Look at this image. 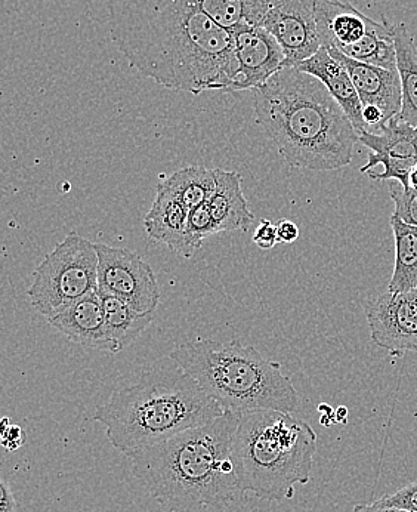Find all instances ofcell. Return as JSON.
Returning <instances> with one entry per match:
<instances>
[{"label":"cell","instance_id":"obj_1","mask_svg":"<svg viewBox=\"0 0 417 512\" xmlns=\"http://www.w3.org/2000/svg\"><path fill=\"white\" fill-rule=\"evenodd\" d=\"M111 39L131 67L171 91L230 92L233 33L188 0H107Z\"/></svg>","mask_w":417,"mask_h":512},{"label":"cell","instance_id":"obj_2","mask_svg":"<svg viewBox=\"0 0 417 512\" xmlns=\"http://www.w3.org/2000/svg\"><path fill=\"white\" fill-rule=\"evenodd\" d=\"M242 413L224 415L172 439L126 453L132 476L174 512L225 510L243 495L233 461Z\"/></svg>","mask_w":417,"mask_h":512},{"label":"cell","instance_id":"obj_3","mask_svg":"<svg viewBox=\"0 0 417 512\" xmlns=\"http://www.w3.org/2000/svg\"><path fill=\"white\" fill-rule=\"evenodd\" d=\"M256 120L293 168L336 171L352 162L358 132L326 86L284 67L253 91Z\"/></svg>","mask_w":417,"mask_h":512},{"label":"cell","instance_id":"obj_4","mask_svg":"<svg viewBox=\"0 0 417 512\" xmlns=\"http://www.w3.org/2000/svg\"><path fill=\"white\" fill-rule=\"evenodd\" d=\"M224 407L209 396L193 376L171 359L153 367L137 384L120 388L98 407L94 421L120 453L134 452L209 424L224 415Z\"/></svg>","mask_w":417,"mask_h":512},{"label":"cell","instance_id":"obj_5","mask_svg":"<svg viewBox=\"0 0 417 512\" xmlns=\"http://www.w3.org/2000/svg\"><path fill=\"white\" fill-rule=\"evenodd\" d=\"M171 359L224 410L293 413L301 406L298 391L284 375L281 363L265 359L242 342L196 339L175 348Z\"/></svg>","mask_w":417,"mask_h":512},{"label":"cell","instance_id":"obj_6","mask_svg":"<svg viewBox=\"0 0 417 512\" xmlns=\"http://www.w3.org/2000/svg\"><path fill=\"white\" fill-rule=\"evenodd\" d=\"M317 452V434L292 413H242L233 441V461L242 493L268 502L289 501L307 484Z\"/></svg>","mask_w":417,"mask_h":512},{"label":"cell","instance_id":"obj_7","mask_svg":"<svg viewBox=\"0 0 417 512\" xmlns=\"http://www.w3.org/2000/svg\"><path fill=\"white\" fill-rule=\"evenodd\" d=\"M92 291H98L97 243L70 233L40 262L29 298L40 314L52 319Z\"/></svg>","mask_w":417,"mask_h":512},{"label":"cell","instance_id":"obj_8","mask_svg":"<svg viewBox=\"0 0 417 512\" xmlns=\"http://www.w3.org/2000/svg\"><path fill=\"white\" fill-rule=\"evenodd\" d=\"M246 23L264 27L276 37L286 67L299 66L320 51L315 0H252Z\"/></svg>","mask_w":417,"mask_h":512},{"label":"cell","instance_id":"obj_9","mask_svg":"<svg viewBox=\"0 0 417 512\" xmlns=\"http://www.w3.org/2000/svg\"><path fill=\"white\" fill-rule=\"evenodd\" d=\"M98 292L131 304L139 313H156L160 291L150 264L134 251L97 243Z\"/></svg>","mask_w":417,"mask_h":512},{"label":"cell","instance_id":"obj_10","mask_svg":"<svg viewBox=\"0 0 417 512\" xmlns=\"http://www.w3.org/2000/svg\"><path fill=\"white\" fill-rule=\"evenodd\" d=\"M358 140L369 148V160L360 169L372 180L398 181L410 187V174L417 166V128L394 117L378 132H361Z\"/></svg>","mask_w":417,"mask_h":512},{"label":"cell","instance_id":"obj_11","mask_svg":"<svg viewBox=\"0 0 417 512\" xmlns=\"http://www.w3.org/2000/svg\"><path fill=\"white\" fill-rule=\"evenodd\" d=\"M370 336L392 356L417 353V289L385 292L366 304Z\"/></svg>","mask_w":417,"mask_h":512},{"label":"cell","instance_id":"obj_12","mask_svg":"<svg viewBox=\"0 0 417 512\" xmlns=\"http://www.w3.org/2000/svg\"><path fill=\"white\" fill-rule=\"evenodd\" d=\"M231 33L236 69L230 92L255 91L286 67L283 49L264 27L244 23Z\"/></svg>","mask_w":417,"mask_h":512},{"label":"cell","instance_id":"obj_13","mask_svg":"<svg viewBox=\"0 0 417 512\" xmlns=\"http://www.w3.org/2000/svg\"><path fill=\"white\" fill-rule=\"evenodd\" d=\"M48 320L52 328L63 333L71 342L103 353H119L108 333L103 298L98 291L89 292Z\"/></svg>","mask_w":417,"mask_h":512},{"label":"cell","instance_id":"obj_14","mask_svg":"<svg viewBox=\"0 0 417 512\" xmlns=\"http://www.w3.org/2000/svg\"><path fill=\"white\" fill-rule=\"evenodd\" d=\"M348 70L358 97L364 107H378L386 122L400 114L403 106V86L398 70L382 69L352 60L336 49H327Z\"/></svg>","mask_w":417,"mask_h":512},{"label":"cell","instance_id":"obj_15","mask_svg":"<svg viewBox=\"0 0 417 512\" xmlns=\"http://www.w3.org/2000/svg\"><path fill=\"white\" fill-rule=\"evenodd\" d=\"M315 21L321 46L339 52L357 45L375 24V20L342 0H315Z\"/></svg>","mask_w":417,"mask_h":512},{"label":"cell","instance_id":"obj_16","mask_svg":"<svg viewBox=\"0 0 417 512\" xmlns=\"http://www.w3.org/2000/svg\"><path fill=\"white\" fill-rule=\"evenodd\" d=\"M188 217L190 209L174 191L159 184L156 199L145 215L144 227L151 239L165 243L169 249L184 258H191L188 248Z\"/></svg>","mask_w":417,"mask_h":512},{"label":"cell","instance_id":"obj_17","mask_svg":"<svg viewBox=\"0 0 417 512\" xmlns=\"http://www.w3.org/2000/svg\"><path fill=\"white\" fill-rule=\"evenodd\" d=\"M296 69L317 77L326 86L327 91L338 101L339 106L351 120L358 135L361 132H367L363 119V104L358 97L354 82L348 70L335 57H332L326 48L321 46L317 54L296 66Z\"/></svg>","mask_w":417,"mask_h":512},{"label":"cell","instance_id":"obj_18","mask_svg":"<svg viewBox=\"0 0 417 512\" xmlns=\"http://www.w3.org/2000/svg\"><path fill=\"white\" fill-rule=\"evenodd\" d=\"M216 187L209 200L210 212L218 233L246 231L255 221L244 197L242 175L236 171L215 169Z\"/></svg>","mask_w":417,"mask_h":512},{"label":"cell","instance_id":"obj_19","mask_svg":"<svg viewBox=\"0 0 417 512\" xmlns=\"http://www.w3.org/2000/svg\"><path fill=\"white\" fill-rule=\"evenodd\" d=\"M394 42L403 86V106L398 117L417 128V40L406 24L400 23L394 26Z\"/></svg>","mask_w":417,"mask_h":512},{"label":"cell","instance_id":"obj_20","mask_svg":"<svg viewBox=\"0 0 417 512\" xmlns=\"http://www.w3.org/2000/svg\"><path fill=\"white\" fill-rule=\"evenodd\" d=\"M395 240L394 273L389 280L388 292L403 293L417 289V228L391 215Z\"/></svg>","mask_w":417,"mask_h":512},{"label":"cell","instance_id":"obj_21","mask_svg":"<svg viewBox=\"0 0 417 512\" xmlns=\"http://www.w3.org/2000/svg\"><path fill=\"white\" fill-rule=\"evenodd\" d=\"M105 322L117 351L128 348L154 320L156 313H139L131 304L113 295H103Z\"/></svg>","mask_w":417,"mask_h":512},{"label":"cell","instance_id":"obj_22","mask_svg":"<svg viewBox=\"0 0 417 512\" xmlns=\"http://www.w3.org/2000/svg\"><path fill=\"white\" fill-rule=\"evenodd\" d=\"M160 184L174 191L191 211L197 206L209 203L216 187L215 169L199 165L187 166V168L179 169Z\"/></svg>","mask_w":417,"mask_h":512},{"label":"cell","instance_id":"obj_23","mask_svg":"<svg viewBox=\"0 0 417 512\" xmlns=\"http://www.w3.org/2000/svg\"><path fill=\"white\" fill-rule=\"evenodd\" d=\"M200 6L210 18L233 32L246 23L247 8L252 0H188Z\"/></svg>","mask_w":417,"mask_h":512},{"label":"cell","instance_id":"obj_24","mask_svg":"<svg viewBox=\"0 0 417 512\" xmlns=\"http://www.w3.org/2000/svg\"><path fill=\"white\" fill-rule=\"evenodd\" d=\"M212 234H218V231H216L208 203L191 209L188 217V248H190L191 258L202 248L203 240Z\"/></svg>","mask_w":417,"mask_h":512},{"label":"cell","instance_id":"obj_25","mask_svg":"<svg viewBox=\"0 0 417 512\" xmlns=\"http://www.w3.org/2000/svg\"><path fill=\"white\" fill-rule=\"evenodd\" d=\"M389 194L395 205V217L417 228V188H404L398 181L392 180Z\"/></svg>","mask_w":417,"mask_h":512},{"label":"cell","instance_id":"obj_26","mask_svg":"<svg viewBox=\"0 0 417 512\" xmlns=\"http://www.w3.org/2000/svg\"><path fill=\"white\" fill-rule=\"evenodd\" d=\"M376 504L383 505V507H397L417 512V480L406 484V486L398 489L397 492L383 496V498L376 501Z\"/></svg>","mask_w":417,"mask_h":512},{"label":"cell","instance_id":"obj_27","mask_svg":"<svg viewBox=\"0 0 417 512\" xmlns=\"http://www.w3.org/2000/svg\"><path fill=\"white\" fill-rule=\"evenodd\" d=\"M253 243L259 249L270 251L274 246L278 245L277 225L268 220H261L252 237Z\"/></svg>","mask_w":417,"mask_h":512},{"label":"cell","instance_id":"obj_28","mask_svg":"<svg viewBox=\"0 0 417 512\" xmlns=\"http://www.w3.org/2000/svg\"><path fill=\"white\" fill-rule=\"evenodd\" d=\"M26 441V433L18 425H9L8 419L3 421L2 444L9 452L20 449Z\"/></svg>","mask_w":417,"mask_h":512},{"label":"cell","instance_id":"obj_29","mask_svg":"<svg viewBox=\"0 0 417 512\" xmlns=\"http://www.w3.org/2000/svg\"><path fill=\"white\" fill-rule=\"evenodd\" d=\"M277 239L281 245H290L299 239V227L295 222L280 220L277 224Z\"/></svg>","mask_w":417,"mask_h":512},{"label":"cell","instance_id":"obj_30","mask_svg":"<svg viewBox=\"0 0 417 512\" xmlns=\"http://www.w3.org/2000/svg\"><path fill=\"white\" fill-rule=\"evenodd\" d=\"M0 512H23V508L18 504L11 487L5 480H2V487H0Z\"/></svg>","mask_w":417,"mask_h":512},{"label":"cell","instance_id":"obj_31","mask_svg":"<svg viewBox=\"0 0 417 512\" xmlns=\"http://www.w3.org/2000/svg\"><path fill=\"white\" fill-rule=\"evenodd\" d=\"M351 512H415L409 510H403V508L397 507H383V505H378L376 502H372V504H360L355 505L352 508Z\"/></svg>","mask_w":417,"mask_h":512},{"label":"cell","instance_id":"obj_32","mask_svg":"<svg viewBox=\"0 0 417 512\" xmlns=\"http://www.w3.org/2000/svg\"><path fill=\"white\" fill-rule=\"evenodd\" d=\"M336 424H347L348 421V409L345 406L338 407L335 410Z\"/></svg>","mask_w":417,"mask_h":512},{"label":"cell","instance_id":"obj_33","mask_svg":"<svg viewBox=\"0 0 417 512\" xmlns=\"http://www.w3.org/2000/svg\"><path fill=\"white\" fill-rule=\"evenodd\" d=\"M410 187L417 188V166L410 174Z\"/></svg>","mask_w":417,"mask_h":512}]
</instances>
